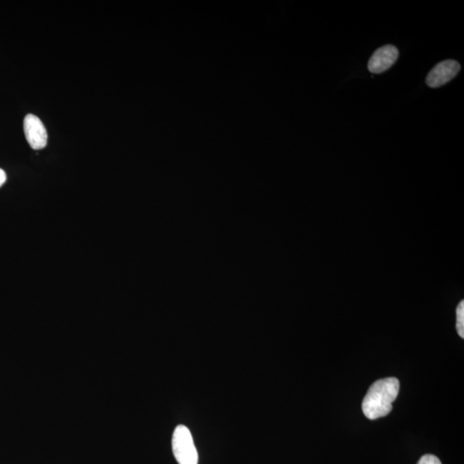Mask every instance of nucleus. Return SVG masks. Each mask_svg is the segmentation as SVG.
Masks as SVG:
<instances>
[{
	"label": "nucleus",
	"instance_id": "f03ea898",
	"mask_svg": "<svg viewBox=\"0 0 464 464\" xmlns=\"http://www.w3.org/2000/svg\"><path fill=\"white\" fill-rule=\"evenodd\" d=\"M173 455L179 464H198V453L187 427L177 425L172 436Z\"/></svg>",
	"mask_w": 464,
	"mask_h": 464
},
{
	"label": "nucleus",
	"instance_id": "7ed1b4c3",
	"mask_svg": "<svg viewBox=\"0 0 464 464\" xmlns=\"http://www.w3.org/2000/svg\"><path fill=\"white\" fill-rule=\"evenodd\" d=\"M24 130L29 145L34 150L45 148L48 143V133L42 121L32 114L24 118Z\"/></svg>",
	"mask_w": 464,
	"mask_h": 464
},
{
	"label": "nucleus",
	"instance_id": "423d86ee",
	"mask_svg": "<svg viewBox=\"0 0 464 464\" xmlns=\"http://www.w3.org/2000/svg\"><path fill=\"white\" fill-rule=\"evenodd\" d=\"M457 331L460 337L464 338V301H462L459 303L457 308Z\"/></svg>",
	"mask_w": 464,
	"mask_h": 464
},
{
	"label": "nucleus",
	"instance_id": "6e6552de",
	"mask_svg": "<svg viewBox=\"0 0 464 464\" xmlns=\"http://www.w3.org/2000/svg\"><path fill=\"white\" fill-rule=\"evenodd\" d=\"M6 181V173L5 171H3L2 168H0V188L5 184Z\"/></svg>",
	"mask_w": 464,
	"mask_h": 464
},
{
	"label": "nucleus",
	"instance_id": "f257e3e1",
	"mask_svg": "<svg viewBox=\"0 0 464 464\" xmlns=\"http://www.w3.org/2000/svg\"><path fill=\"white\" fill-rule=\"evenodd\" d=\"M399 390L400 383L395 378L379 379L373 383L362 403V410L365 417L369 420H377L389 415Z\"/></svg>",
	"mask_w": 464,
	"mask_h": 464
},
{
	"label": "nucleus",
	"instance_id": "39448f33",
	"mask_svg": "<svg viewBox=\"0 0 464 464\" xmlns=\"http://www.w3.org/2000/svg\"><path fill=\"white\" fill-rule=\"evenodd\" d=\"M460 69H461V66L457 61L453 60L442 61L430 71L425 82L429 87H440L454 79L459 73Z\"/></svg>",
	"mask_w": 464,
	"mask_h": 464
},
{
	"label": "nucleus",
	"instance_id": "20e7f679",
	"mask_svg": "<svg viewBox=\"0 0 464 464\" xmlns=\"http://www.w3.org/2000/svg\"><path fill=\"white\" fill-rule=\"evenodd\" d=\"M399 56L398 48L393 45H385L376 50L370 57L368 69L370 73L379 74L385 73L393 66Z\"/></svg>",
	"mask_w": 464,
	"mask_h": 464
},
{
	"label": "nucleus",
	"instance_id": "0eeeda50",
	"mask_svg": "<svg viewBox=\"0 0 464 464\" xmlns=\"http://www.w3.org/2000/svg\"><path fill=\"white\" fill-rule=\"evenodd\" d=\"M417 464H442V463L440 462V460L436 457V455L427 454L424 455Z\"/></svg>",
	"mask_w": 464,
	"mask_h": 464
}]
</instances>
